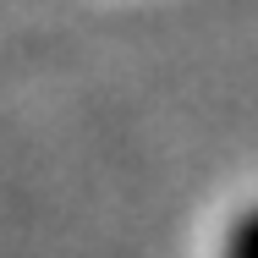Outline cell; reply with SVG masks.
<instances>
[{"instance_id": "cell-1", "label": "cell", "mask_w": 258, "mask_h": 258, "mask_svg": "<svg viewBox=\"0 0 258 258\" xmlns=\"http://www.w3.org/2000/svg\"><path fill=\"white\" fill-rule=\"evenodd\" d=\"M220 258H258V204L231 220V231L220 242Z\"/></svg>"}]
</instances>
